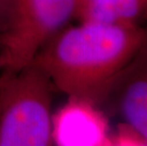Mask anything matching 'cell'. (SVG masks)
Segmentation results:
<instances>
[{
	"label": "cell",
	"instance_id": "7",
	"mask_svg": "<svg viewBox=\"0 0 147 146\" xmlns=\"http://www.w3.org/2000/svg\"><path fill=\"white\" fill-rule=\"evenodd\" d=\"M111 146H147V141L134 128L125 122L119 124L110 136Z\"/></svg>",
	"mask_w": 147,
	"mask_h": 146
},
{
	"label": "cell",
	"instance_id": "4",
	"mask_svg": "<svg viewBox=\"0 0 147 146\" xmlns=\"http://www.w3.org/2000/svg\"><path fill=\"white\" fill-rule=\"evenodd\" d=\"M110 136L107 118L98 105L88 101L68 98L52 114V145L111 146Z\"/></svg>",
	"mask_w": 147,
	"mask_h": 146
},
{
	"label": "cell",
	"instance_id": "2",
	"mask_svg": "<svg viewBox=\"0 0 147 146\" xmlns=\"http://www.w3.org/2000/svg\"><path fill=\"white\" fill-rule=\"evenodd\" d=\"M49 77L30 63L0 74V146L52 145V91Z\"/></svg>",
	"mask_w": 147,
	"mask_h": 146
},
{
	"label": "cell",
	"instance_id": "6",
	"mask_svg": "<svg viewBox=\"0 0 147 146\" xmlns=\"http://www.w3.org/2000/svg\"><path fill=\"white\" fill-rule=\"evenodd\" d=\"M74 19L114 26H142L147 0H77Z\"/></svg>",
	"mask_w": 147,
	"mask_h": 146
},
{
	"label": "cell",
	"instance_id": "1",
	"mask_svg": "<svg viewBox=\"0 0 147 146\" xmlns=\"http://www.w3.org/2000/svg\"><path fill=\"white\" fill-rule=\"evenodd\" d=\"M146 39L147 25L79 22L56 33L32 63L47 74L54 89L100 105Z\"/></svg>",
	"mask_w": 147,
	"mask_h": 146
},
{
	"label": "cell",
	"instance_id": "3",
	"mask_svg": "<svg viewBox=\"0 0 147 146\" xmlns=\"http://www.w3.org/2000/svg\"><path fill=\"white\" fill-rule=\"evenodd\" d=\"M7 28L0 34V74L32 62L56 33L74 19L77 0H9Z\"/></svg>",
	"mask_w": 147,
	"mask_h": 146
},
{
	"label": "cell",
	"instance_id": "8",
	"mask_svg": "<svg viewBox=\"0 0 147 146\" xmlns=\"http://www.w3.org/2000/svg\"><path fill=\"white\" fill-rule=\"evenodd\" d=\"M10 15V1L0 0V34L7 28Z\"/></svg>",
	"mask_w": 147,
	"mask_h": 146
},
{
	"label": "cell",
	"instance_id": "5",
	"mask_svg": "<svg viewBox=\"0 0 147 146\" xmlns=\"http://www.w3.org/2000/svg\"><path fill=\"white\" fill-rule=\"evenodd\" d=\"M102 104L147 141V39L112 83Z\"/></svg>",
	"mask_w": 147,
	"mask_h": 146
}]
</instances>
